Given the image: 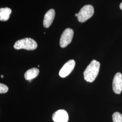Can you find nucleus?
I'll return each instance as SVG.
<instances>
[{"mask_svg": "<svg viewBox=\"0 0 122 122\" xmlns=\"http://www.w3.org/2000/svg\"><path fill=\"white\" fill-rule=\"evenodd\" d=\"M100 65L99 61L93 60L87 66L84 72V79L87 82H92L95 80L99 74Z\"/></svg>", "mask_w": 122, "mask_h": 122, "instance_id": "f257e3e1", "label": "nucleus"}, {"mask_svg": "<svg viewBox=\"0 0 122 122\" xmlns=\"http://www.w3.org/2000/svg\"><path fill=\"white\" fill-rule=\"evenodd\" d=\"M37 47V44L35 40L28 38L18 40L14 45V48L17 50L25 49L28 50H33Z\"/></svg>", "mask_w": 122, "mask_h": 122, "instance_id": "f03ea898", "label": "nucleus"}, {"mask_svg": "<svg viewBox=\"0 0 122 122\" xmlns=\"http://www.w3.org/2000/svg\"><path fill=\"white\" fill-rule=\"evenodd\" d=\"M94 9L93 6L91 5H86L83 6L80 10L78 13L77 20L81 23L86 22L93 15Z\"/></svg>", "mask_w": 122, "mask_h": 122, "instance_id": "7ed1b4c3", "label": "nucleus"}, {"mask_svg": "<svg viewBox=\"0 0 122 122\" xmlns=\"http://www.w3.org/2000/svg\"><path fill=\"white\" fill-rule=\"evenodd\" d=\"M74 31L70 28H67L63 32L60 39V45L61 48H65L71 43Z\"/></svg>", "mask_w": 122, "mask_h": 122, "instance_id": "20e7f679", "label": "nucleus"}, {"mask_svg": "<svg viewBox=\"0 0 122 122\" xmlns=\"http://www.w3.org/2000/svg\"><path fill=\"white\" fill-rule=\"evenodd\" d=\"M75 64L74 60H70L67 61L59 71V75L60 76L64 78L68 76L74 69Z\"/></svg>", "mask_w": 122, "mask_h": 122, "instance_id": "39448f33", "label": "nucleus"}, {"mask_svg": "<svg viewBox=\"0 0 122 122\" xmlns=\"http://www.w3.org/2000/svg\"><path fill=\"white\" fill-rule=\"evenodd\" d=\"M113 90L116 94H120L122 91V75L118 72L114 76L113 81Z\"/></svg>", "mask_w": 122, "mask_h": 122, "instance_id": "423d86ee", "label": "nucleus"}, {"mask_svg": "<svg viewBox=\"0 0 122 122\" xmlns=\"http://www.w3.org/2000/svg\"><path fill=\"white\" fill-rule=\"evenodd\" d=\"M52 119L54 122H67L69 117L66 111L60 109L53 114Z\"/></svg>", "mask_w": 122, "mask_h": 122, "instance_id": "0eeeda50", "label": "nucleus"}, {"mask_svg": "<svg viewBox=\"0 0 122 122\" xmlns=\"http://www.w3.org/2000/svg\"><path fill=\"white\" fill-rule=\"evenodd\" d=\"M55 15V12L54 9H50L45 14L44 17L43 25L44 27H49L54 20Z\"/></svg>", "mask_w": 122, "mask_h": 122, "instance_id": "6e6552de", "label": "nucleus"}, {"mask_svg": "<svg viewBox=\"0 0 122 122\" xmlns=\"http://www.w3.org/2000/svg\"><path fill=\"white\" fill-rule=\"evenodd\" d=\"M39 72V70L37 68H31L26 71L25 74V78L27 81L32 80L38 76Z\"/></svg>", "mask_w": 122, "mask_h": 122, "instance_id": "1a4fd4ad", "label": "nucleus"}, {"mask_svg": "<svg viewBox=\"0 0 122 122\" xmlns=\"http://www.w3.org/2000/svg\"><path fill=\"white\" fill-rule=\"evenodd\" d=\"M11 10L8 8H1L0 9V20L6 21L9 20Z\"/></svg>", "mask_w": 122, "mask_h": 122, "instance_id": "9d476101", "label": "nucleus"}, {"mask_svg": "<svg viewBox=\"0 0 122 122\" xmlns=\"http://www.w3.org/2000/svg\"><path fill=\"white\" fill-rule=\"evenodd\" d=\"M113 122H122V114L119 112L113 113L112 116Z\"/></svg>", "mask_w": 122, "mask_h": 122, "instance_id": "9b49d317", "label": "nucleus"}, {"mask_svg": "<svg viewBox=\"0 0 122 122\" xmlns=\"http://www.w3.org/2000/svg\"><path fill=\"white\" fill-rule=\"evenodd\" d=\"M8 91V87L3 84L0 83V93L3 94L5 93Z\"/></svg>", "mask_w": 122, "mask_h": 122, "instance_id": "f8f14e48", "label": "nucleus"}, {"mask_svg": "<svg viewBox=\"0 0 122 122\" xmlns=\"http://www.w3.org/2000/svg\"><path fill=\"white\" fill-rule=\"evenodd\" d=\"M119 7H120V9L121 10H122V2L120 3V5H119Z\"/></svg>", "mask_w": 122, "mask_h": 122, "instance_id": "ddd939ff", "label": "nucleus"}, {"mask_svg": "<svg viewBox=\"0 0 122 122\" xmlns=\"http://www.w3.org/2000/svg\"><path fill=\"white\" fill-rule=\"evenodd\" d=\"M75 16L76 17H77V16H78V14H77V13H76V14H75Z\"/></svg>", "mask_w": 122, "mask_h": 122, "instance_id": "4468645a", "label": "nucleus"}, {"mask_svg": "<svg viewBox=\"0 0 122 122\" xmlns=\"http://www.w3.org/2000/svg\"><path fill=\"white\" fill-rule=\"evenodd\" d=\"M1 77L2 78H3V75H1Z\"/></svg>", "mask_w": 122, "mask_h": 122, "instance_id": "2eb2a0df", "label": "nucleus"}]
</instances>
